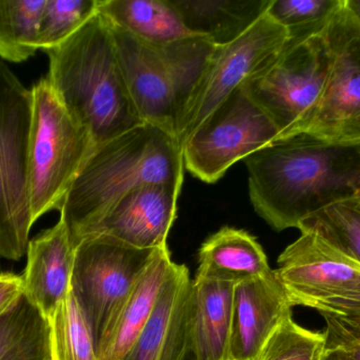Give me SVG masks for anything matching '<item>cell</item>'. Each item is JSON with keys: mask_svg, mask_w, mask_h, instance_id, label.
Listing matches in <instances>:
<instances>
[{"mask_svg": "<svg viewBox=\"0 0 360 360\" xmlns=\"http://www.w3.org/2000/svg\"><path fill=\"white\" fill-rule=\"evenodd\" d=\"M33 99L30 137V190L34 222L63 206L65 196L96 147L90 133L59 101L50 82L40 80Z\"/></svg>", "mask_w": 360, "mask_h": 360, "instance_id": "obj_5", "label": "cell"}, {"mask_svg": "<svg viewBox=\"0 0 360 360\" xmlns=\"http://www.w3.org/2000/svg\"><path fill=\"white\" fill-rule=\"evenodd\" d=\"M319 313H331L344 317L360 327V292L349 297L331 300L315 306Z\"/></svg>", "mask_w": 360, "mask_h": 360, "instance_id": "obj_30", "label": "cell"}, {"mask_svg": "<svg viewBox=\"0 0 360 360\" xmlns=\"http://www.w3.org/2000/svg\"><path fill=\"white\" fill-rule=\"evenodd\" d=\"M23 293L22 276L0 274V314Z\"/></svg>", "mask_w": 360, "mask_h": 360, "instance_id": "obj_31", "label": "cell"}, {"mask_svg": "<svg viewBox=\"0 0 360 360\" xmlns=\"http://www.w3.org/2000/svg\"><path fill=\"white\" fill-rule=\"evenodd\" d=\"M155 251L136 249L108 235L86 237L75 247L71 293L90 325L95 346L117 316Z\"/></svg>", "mask_w": 360, "mask_h": 360, "instance_id": "obj_7", "label": "cell"}, {"mask_svg": "<svg viewBox=\"0 0 360 360\" xmlns=\"http://www.w3.org/2000/svg\"><path fill=\"white\" fill-rule=\"evenodd\" d=\"M0 360H53L50 321L25 293L0 314Z\"/></svg>", "mask_w": 360, "mask_h": 360, "instance_id": "obj_22", "label": "cell"}, {"mask_svg": "<svg viewBox=\"0 0 360 360\" xmlns=\"http://www.w3.org/2000/svg\"><path fill=\"white\" fill-rule=\"evenodd\" d=\"M46 0H0V57L22 63L39 50L38 25Z\"/></svg>", "mask_w": 360, "mask_h": 360, "instance_id": "obj_23", "label": "cell"}, {"mask_svg": "<svg viewBox=\"0 0 360 360\" xmlns=\"http://www.w3.org/2000/svg\"><path fill=\"white\" fill-rule=\"evenodd\" d=\"M342 4L344 0H271L266 13L287 30V44H296L323 34Z\"/></svg>", "mask_w": 360, "mask_h": 360, "instance_id": "obj_26", "label": "cell"}, {"mask_svg": "<svg viewBox=\"0 0 360 360\" xmlns=\"http://www.w3.org/2000/svg\"><path fill=\"white\" fill-rule=\"evenodd\" d=\"M32 92L0 61V256L20 260L35 223L30 190Z\"/></svg>", "mask_w": 360, "mask_h": 360, "instance_id": "obj_6", "label": "cell"}, {"mask_svg": "<svg viewBox=\"0 0 360 360\" xmlns=\"http://www.w3.org/2000/svg\"><path fill=\"white\" fill-rule=\"evenodd\" d=\"M278 137L272 120L243 87L182 144L184 168L205 183H215L235 163Z\"/></svg>", "mask_w": 360, "mask_h": 360, "instance_id": "obj_10", "label": "cell"}, {"mask_svg": "<svg viewBox=\"0 0 360 360\" xmlns=\"http://www.w3.org/2000/svg\"><path fill=\"white\" fill-rule=\"evenodd\" d=\"M46 80L95 145L143 124L129 92L109 19L97 12L75 34L46 51Z\"/></svg>", "mask_w": 360, "mask_h": 360, "instance_id": "obj_3", "label": "cell"}, {"mask_svg": "<svg viewBox=\"0 0 360 360\" xmlns=\"http://www.w3.org/2000/svg\"><path fill=\"white\" fill-rule=\"evenodd\" d=\"M321 360H354L348 351L342 349V347L335 345L328 344L325 352L321 355Z\"/></svg>", "mask_w": 360, "mask_h": 360, "instance_id": "obj_32", "label": "cell"}, {"mask_svg": "<svg viewBox=\"0 0 360 360\" xmlns=\"http://www.w3.org/2000/svg\"><path fill=\"white\" fill-rule=\"evenodd\" d=\"M98 12L148 44L162 46L197 36L170 0H99Z\"/></svg>", "mask_w": 360, "mask_h": 360, "instance_id": "obj_21", "label": "cell"}, {"mask_svg": "<svg viewBox=\"0 0 360 360\" xmlns=\"http://www.w3.org/2000/svg\"><path fill=\"white\" fill-rule=\"evenodd\" d=\"M181 187L160 183L132 190L108 213L90 236L108 235L141 249L167 247L176 219Z\"/></svg>", "mask_w": 360, "mask_h": 360, "instance_id": "obj_14", "label": "cell"}, {"mask_svg": "<svg viewBox=\"0 0 360 360\" xmlns=\"http://www.w3.org/2000/svg\"><path fill=\"white\" fill-rule=\"evenodd\" d=\"M50 325L53 360H97L92 331L71 290Z\"/></svg>", "mask_w": 360, "mask_h": 360, "instance_id": "obj_25", "label": "cell"}, {"mask_svg": "<svg viewBox=\"0 0 360 360\" xmlns=\"http://www.w3.org/2000/svg\"><path fill=\"white\" fill-rule=\"evenodd\" d=\"M168 245L156 249L145 272L96 347L97 360H122L149 321L174 268Z\"/></svg>", "mask_w": 360, "mask_h": 360, "instance_id": "obj_17", "label": "cell"}, {"mask_svg": "<svg viewBox=\"0 0 360 360\" xmlns=\"http://www.w3.org/2000/svg\"><path fill=\"white\" fill-rule=\"evenodd\" d=\"M326 347L323 332L304 329L291 315L275 330L256 360H321Z\"/></svg>", "mask_w": 360, "mask_h": 360, "instance_id": "obj_28", "label": "cell"}, {"mask_svg": "<svg viewBox=\"0 0 360 360\" xmlns=\"http://www.w3.org/2000/svg\"><path fill=\"white\" fill-rule=\"evenodd\" d=\"M325 319L328 344L342 347L354 360H360V327L356 323L331 313H321Z\"/></svg>", "mask_w": 360, "mask_h": 360, "instance_id": "obj_29", "label": "cell"}, {"mask_svg": "<svg viewBox=\"0 0 360 360\" xmlns=\"http://www.w3.org/2000/svg\"><path fill=\"white\" fill-rule=\"evenodd\" d=\"M234 285L203 279L193 281L190 344L195 360H226Z\"/></svg>", "mask_w": 360, "mask_h": 360, "instance_id": "obj_18", "label": "cell"}, {"mask_svg": "<svg viewBox=\"0 0 360 360\" xmlns=\"http://www.w3.org/2000/svg\"><path fill=\"white\" fill-rule=\"evenodd\" d=\"M274 270L292 306L313 309L360 292V264L314 232H302L277 260Z\"/></svg>", "mask_w": 360, "mask_h": 360, "instance_id": "obj_12", "label": "cell"}, {"mask_svg": "<svg viewBox=\"0 0 360 360\" xmlns=\"http://www.w3.org/2000/svg\"><path fill=\"white\" fill-rule=\"evenodd\" d=\"M302 232H314L342 255L360 264V194L307 218L298 226Z\"/></svg>", "mask_w": 360, "mask_h": 360, "instance_id": "obj_24", "label": "cell"}, {"mask_svg": "<svg viewBox=\"0 0 360 360\" xmlns=\"http://www.w3.org/2000/svg\"><path fill=\"white\" fill-rule=\"evenodd\" d=\"M292 306L274 270L234 285L226 360H256Z\"/></svg>", "mask_w": 360, "mask_h": 360, "instance_id": "obj_13", "label": "cell"}, {"mask_svg": "<svg viewBox=\"0 0 360 360\" xmlns=\"http://www.w3.org/2000/svg\"><path fill=\"white\" fill-rule=\"evenodd\" d=\"M192 287L186 266L175 263L145 329L122 360H186L191 352Z\"/></svg>", "mask_w": 360, "mask_h": 360, "instance_id": "obj_15", "label": "cell"}, {"mask_svg": "<svg viewBox=\"0 0 360 360\" xmlns=\"http://www.w3.org/2000/svg\"><path fill=\"white\" fill-rule=\"evenodd\" d=\"M256 213L277 232L360 194V142L308 131L278 137L245 158Z\"/></svg>", "mask_w": 360, "mask_h": 360, "instance_id": "obj_1", "label": "cell"}, {"mask_svg": "<svg viewBox=\"0 0 360 360\" xmlns=\"http://www.w3.org/2000/svg\"><path fill=\"white\" fill-rule=\"evenodd\" d=\"M345 4L360 23V0H345Z\"/></svg>", "mask_w": 360, "mask_h": 360, "instance_id": "obj_33", "label": "cell"}, {"mask_svg": "<svg viewBox=\"0 0 360 360\" xmlns=\"http://www.w3.org/2000/svg\"><path fill=\"white\" fill-rule=\"evenodd\" d=\"M184 170L179 139L148 123L96 146L60 209L74 249L129 192L148 184L182 186Z\"/></svg>", "mask_w": 360, "mask_h": 360, "instance_id": "obj_2", "label": "cell"}, {"mask_svg": "<svg viewBox=\"0 0 360 360\" xmlns=\"http://www.w3.org/2000/svg\"><path fill=\"white\" fill-rule=\"evenodd\" d=\"M110 23L120 67L141 120L177 137L180 116L215 44L197 35L158 46Z\"/></svg>", "mask_w": 360, "mask_h": 360, "instance_id": "obj_4", "label": "cell"}, {"mask_svg": "<svg viewBox=\"0 0 360 360\" xmlns=\"http://www.w3.org/2000/svg\"><path fill=\"white\" fill-rule=\"evenodd\" d=\"M272 271L264 249L252 235L224 226L199 249L195 279L237 285Z\"/></svg>", "mask_w": 360, "mask_h": 360, "instance_id": "obj_19", "label": "cell"}, {"mask_svg": "<svg viewBox=\"0 0 360 360\" xmlns=\"http://www.w3.org/2000/svg\"><path fill=\"white\" fill-rule=\"evenodd\" d=\"M288 31L264 13L245 34L216 46L179 124L180 145L238 89L276 61L288 42Z\"/></svg>", "mask_w": 360, "mask_h": 360, "instance_id": "obj_9", "label": "cell"}, {"mask_svg": "<svg viewBox=\"0 0 360 360\" xmlns=\"http://www.w3.org/2000/svg\"><path fill=\"white\" fill-rule=\"evenodd\" d=\"M186 27L216 46L240 37L266 12L271 0H170Z\"/></svg>", "mask_w": 360, "mask_h": 360, "instance_id": "obj_20", "label": "cell"}, {"mask_svg": "<svg viewBox=\"0 0 360 360\" xmlns=\"http://www.w3.org/2000/svg\"><path fill=\"white\" fill-rule=\"evenodd\" d=\"M99 0H46L38 25V48L49 51L69 39L98 12Z\"/></svg>", "mask_w": 360, "mask_h": 360, "instance_id": "obj_27", "label": "cell"}, {"mask_svg": "<svg viewBox=\"0 0 360 360\" xmlns=\"http://www.w3.org/2000/svg\"><path fill=\"white\" fill-rule=\"evenodd\" d=\"M23 293L51 321L71 290L75 249L65 224L58 223L27 244Z\"/></svg>", "mask_w": 360, "mask_h": 360, "instance_id": "obj_16", "label": "cell"}, {"mask_svg": "<svg viewBox=\"0 0 360 360\" xmlns=\"http://www.w3.org/2000/svg\"><path fill=\"white\" fill-rule=\"evenodd\" d=\"M330 63L321 99L304 130L336 142H360V23L346 4L323 32Z\"/></svg>", "mask_w": 360, "mask_h": 360, "instance_id": "obj_11", "label": "cell"}, {"mask_svg": "<svg viewBox=\"0 0 360 360\" xmlns=\"http://www.w3.org/2000/svg\"><path fill=\"white\" fill-rule=\"evenodd\" d=\"M330 54L325 35L285 44L276 61L243 86L278 130L279 137L304 130L325 87Z\"/></svg>", "mask_w": 360, "mask_h": 360, "instance_id": "obj_8", "label": "cell"}]
</instances>
